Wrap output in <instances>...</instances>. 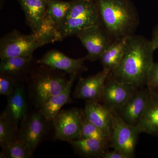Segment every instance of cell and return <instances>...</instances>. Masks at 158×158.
Segmentation results:
<instances>
[{
    "label": "cell",
    "instance_id": "obj_11",
    "mask_svg": "<svg viewBox=\"0 0 158 158\" xmlns=\"http://www.w3.org/2000/svg\"><path fill=\"white\" fill-rule=\"evenodd\" d=\"M86 60V56L80 59H72L60 51L52 50L37 60V63L63 72L69 76H77L78 74L87 70L85 65Z\"/></svg>",
    "mask_w": 158,
    "mask_h": 158
},
{
    "label": "cell",
    "instance_id": "obj_22",
    "mask_svg": "<svg viewBox=\"0 0 158 158\" xmlns=\"http://www.w3.org/2000/svg\"><path fill=\"white\" fill-rule=\"evenodd\" d=\"M81 155L92 158H102L109 144L96 139L80 138L69 142Z\"/></svg>",
    "mask_w": 158,
    "mask_h": 158
},
{
    "label": "cell",
    "instance_id": "obj_20",
    "mask_svg": "<svg viewBox=\"0 0 158 158\" xmlns=\"http://www.w3.org/2000/svg\"><path fill=\"white\" fill-rule=\"evenodd\" d=\"M32 61L33 57H13L1 59L0 73L17 81L28 73Z\"/></svg>",
    "mask_w": 158,
    "mask_h": 158
},
{
    "label": "cell",
    "instance_id": "obj_10",
    "mask_svg": "<svg viewBox=\"0 0 158 158\" xmlns=\"http://www.w3.org/2000/svg\"><path fill=\"white\" fill-rule=\"evenodd\" d=\"M138 89L132 85L119 81L110 73L101 101L110 110L118 113Z\"/></svg>",
    "mask_w": 158,
    "mask_h": 158
},
{
    "label": "cell",
    "instance_id": "obj_14",
    "mask_svg": "<svg viewBox=\"0 0 158 158\" xmlns=\"http://www.w3.org/2000/svg\"><path fill=\"white\" fill-rule=\"evenodd\" d=\"M43 118L40 113H34L28 117H26L22 123L19 138L23 141L32 155L44 133L45 126Z\"/></svg>",
    "mask_w": 158,
    "mask_h": 158
},
{
    "label": "cell",
    "instance_id": "obj_26",
    "mask_svg": "<svg viewBox=\"0 0 158 158\" xmlns=\"http://www.w3.org/2000/svg\"><path fill=\"white\" fill-rule=\"evenodd\" d=\"M14 79L7 76L0 75V94L9 97L14 92L16 87Z\"/></svg>",
    "mask_w": 158,
    "mask_h": 158
},
{
    "label": "cell",
    "instance_id": "obj_16",
    "mask_svg": "<svg viewBox=\"0 0 158 158\" xmlns=\"http://www.w3.org/2000/svg\"><path fill=\"white\" fill-rule=\"evenodd\" d=\"M27 108L24 90L21 86H17L8 97V105L2 115L12 123L17 131L19 123L26 118Z\"/></svg>",
    "mask_w": 158,
    "mask_h": 158
},
{
    "label": "cell",
    "instance_id": "obj_27",
    "mask_svg": "<svg viewBox=\"0 0 158 158\" xmlns=\"http://www.w3.org/2000/svg\"><path fill=\"white\" fill-rule=\"evenodd\" d=\"M146 85L150 91L158 94V63H154L150 69Z\"/></svg>",
    "mask_w": 158,
    "mask_h": 158
},
{
    "label": "cell",
    "instance_id": "obj_6",
    "mask_svg": "<svg viewBox=\"0 0 158 158\" xmlns=\"http://www.w3.org/2000/svg\"><path fill=\"white\" fill-rule=\"evenodd\" d=\"M140 134L138 127L127 124L117 112L113 111L111 146L114 150L127 158H133Z\"/></svg>",
    "mask_w": 158,
    "mask_h": 158
},
{
    "label": "cell",
    "instance_id": "obj_1",
    "mask_svg": "<svg viewBox=\"0 0 158 158\" xmlns=\"http://www.w3.org/2000/svg\"><path fill=\"white\" fill-rule=\"evenodd\" d=\"M155 50L151 40L143 36L135 34L129 36L121 63L110 73L119 81L132 85L137 89L143 88L154 63Z\"/></svg>",
    "mask_w": 158,
    "mask_h": 158
},
{
    "label": "cell",
    "instance_id": "obj_4",
    "mask_svg": "<svg viewBox=\"0 0 158 158\" xmlns=\"http://www.w3.org/2000/svg\"><path fill=\"white\" fill-rule=\"evenodd\" d=\"M31 72V79L35 102L40 107L52 97L62 92L69 83L63 72L41 65Z\"/></svg>",
    "mask_w": 158,
    "mask_h": 158
},
{
    "label": "cell",
    "instance_id": "obj_29",
    "mask_svg": "<svg viewBox=\"0 0 158 158\" xmlns=\"http://www.w3.org/2000/svg\"><path fill=\"white\" fill-rule=\"evenodd\" d=\"M151 41L155 49H158V25L154 30Z\"/></svg>",
    "mask_w": 158,
    "mask_h": 158
},
{
    "label": "cell",
    "instance_id": "obj_3",
    "mask_svg": "<svg viewBox=\"0 0 158 158\" xmlns=\"http://www.w3.org/2000/svg\"><path fill=\"white\" fill-rule=\"evenodd\" d=\"M70 7L59 30L60 41L95 25H102L94 0H71Z\"/></svg>",
    "mask_w": 158,
    "mask_h": 158
},
{
    "label": "cell",
    "instance_id": "obj_13",
    "mask_svg": "<svg viewBox=\"0 0 158 158\" xmlns=\"http://www.w3.org/2000/svg\"><path fill=\"white\" fill-rule=\"evenodd\" d=\"M149 90L138 89L118 112L122 119L127 124L138 126L146 108Z\"/></svg>",
    "mask_w": 158,
    "mask_h": 158
},
{
    "label": "cell",
    "instance_id": "obj_12",
    "mask_svg": "<svg viewBox=\"0 0 158 158\" xmlns=\"http://www.w3.org/2000/svg\"><path fill=\"white\" fill-rule=\"evenodd\" d=\"M110 72L107 69H103L94 75L80 77L74 93L75 98L100 102L105 83Z\"/></svg>",
    "mask_w": 158,
    "mask_h": 158
},
{
    "label": "cell",
    "instance_id": "obj_28",
    "mask_svg": "<svg viewBox=\"0 0 158 158\" xmlns=\"http://www.w3.org/2000/svg\"><path fill=\"white\" fill-rule=\"evenodd\" d=\"M103 158H127L124 154L116 150L108 151L107 150L104 154Z\"/></svg>",
    "mask_w": 158,
    "mask_h": 158
},
{
    "label": "cell",
    "instance_id": "obj_18",
    "mask_svg": "<svg viewBox=\"0 0 158 158\" xmlns=\"http://www.w3.org/2000/svg\"><path fill=\"white\" fill-rule=\"evenodd\" d=\"M69 78L68 85L62 92L51 97L40 107V113L47 121L53 120L64 105L71 102V91L77 76H70Z\"/></svg>",
    "mask_w": 158,
    "mask_h": 158
},
{
    "label": "cell",
    "instance_id": "obj_2",
    "mask_svg": "<svg viewBox=\"0 0 158 158\" xmlns=\"http://www.w3.org/2000/svg\"><path fill=\"white\" fill-rule=\"evenodd\" d=\"M102 24L113 41L134 35L139 23L129 0H94Z\"/></svg>",
    "mask_w": 158,
    "mask_h": 158
},
{
    "label": "cell",
    "instance_id": "obj_24",
    "mask_svg": "<svg viewBox=\"0 0 158 158\" xmlns=\"http://www.w3.org/2000/svg\"><path fill=\"white\" fill-rule=\"evenodd\" d=\"M2 149L0 155L1 158H27L32 155L23 141L19 138Z\"/></svg>",
    "mask_w": 158,
    "mask_h": 158
},
{
    "label": "cell",
    "instance_id": "obj_5",
    "mask_svg": "<svg viewBox=\"0 0 158 158\" xmlns=\"http://www.w3.org/2000/svg\"><path fill=\"white\" fill-rule=\"evenodd\" d=\"M50 40L38 33L24 34L14 30L0 40V58L13 57H33L34 51L48 44Z\"/></svg>",
    "mask_w": 158,
    "mask_h": 158
},
{
    "label": "cell",
    "instance_id": "obj_23",
    "mask_svg": "<svg viewBox=\"0 0 158 158\" xmlns=\"http://www.w3.org/2000/svg\"><path fill=\"white\" fill-rule=\"evenodd\" d=\"M81 138L96 139L108 144H110L111 145V137L102 130L89 121L85 117L84 112L83 113Z\"/></svg>",
    "mask_w": 158,
    "mask_h": 158
},
{
    "label": "cell",
    "instance_id": "obj_25",
    "mask_svg": "<svg viewBox=\"0 0 158 158\" xmlns=\"http://www.w3.org/2000/svg\"><path fill=\"white\" fill-rule=\"evenodd\" d=\"M17 131L10 121L1 115L0 118V145L2 148L16 140Z\"/></svg>",
    "mask_w": 158,
    "mask_h": 158
},
{
    "label": "cell",
    "instance_id": "obj_7",
    "mask_svg": "<svg viewBox=\"0 0 158 158\" xmlns=\"http://www.w3.org/2000/svg\"><path fill=\"white\" fill-rule=\"evenodd\" d=\"M83 113L76 108L60 111L53 120L56 138L68 142L81 138Z\"/></svg>",
    "mask_w": 158,
    "mask_h": 158
},
{
    "label": "cell",
    "instance_id": "obj_19",
    "mask_svg": "<svg viewBox=\"0 0 158 158\" xmlns=\"http://www.w3.org/2000/svg\"><path fill=\"white\" fill-rule=\"evenodd\" d=\"M137 127L141 133L158 135V94L149 90L146 108Z\"/></svg>",
    "mask_w": 158,
    "mask_h": 158
},
{
    "label": "cell",
    "instance_id": "obj_8",
    "mask_svg": "<svg viewBox=\"0 0 158 158\" xmlns=\"http://www.w3.org/2000/svg\"><path fill=\"white\" fill-rule=\"evenodd\" d=\"M76 36L87 50L86 58L91 62L99 60L102 54L113 42L103 25L89 27Z\"/></svg>",
    "mask_w": 158,
    "mask_h": 158
},
{
    "label": "cell",
    "instance_id": "obj_17",
    "mask_svg": "<svg viewBox=\"0 0 158 158\" xmlns=\"http://www.w3.org/2000/svg\"><path fill=\"white\" fill-rule=\"evenodd\" d=\"M49 0H18L25 16L26 23L36 34L42 25Z\"/></svg>",
    "mask_w": 158,
    "mask_h": 158
},
{
    "label": "cell",
    "instance_id": "obj_21",
    "mask_svg": "<svg viewBox=\"0 0 158 158\" xmlns=\"http://www.w3.org/2000/svg\"><path fill=\"white\" fill-rule=\"evenodd\" d=\"M127 37L113 41L100 58L103 69L113 71L118 67L124 56Z\"/></svg>",
    "mask_w": 158,
    "mask_h": 158
},
{
    "label": "cell",
    "instance_id": "obj_9",
    "mask_svg": "<svg viewBox=\"0 0 158 158\" xmlns=\"http://www.w3.org/2000/svg\"><path fill=\"white\" fill-rule=\"evenodd\" d=\"M69 7L70 2L49 0L42 25L37 33L48 38L52 43L60 41L58 30Z\"/></svg>",
    "mask_w": 158,
    "mask_h": 158
},
{
    "label": "cell",
    "instance_id": "obj_15",
    "mask_svg": "<svg viewBox=\"0 0 158 158\" xmlns=\"http://www.w3.org/2000/svg\"><path fill=\"white\" fill-rule=\"evenodd\" d=\"M84 114L86 118L112 137L113 111L103 104L95 101H87Z\"/></svg>",
    "mask_w": 158,
    "mask_h": 158
}]
</instances>
